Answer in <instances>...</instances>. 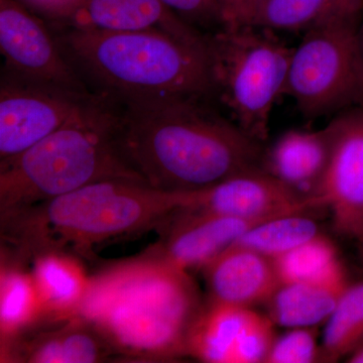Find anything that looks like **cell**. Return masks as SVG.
I'll return each instance as SVG.
<instances>
[{
  "mask_svg": "<svg viewBox=\"0 0 363 363\" xmlns=\"http://www.w3.org/2000/svg\"><path fill=\"white\" fill-rule=\"evenodd\" d=\"M206 99L175 96L121 102L119 152L150 187L190 192L262 171V143L207 105Z\"/></svg>",
  "mask_w": 363,
  "mask_h": 363,
  "instance_id": "obj_1",
  "label": "cell"
},
{
  "mask_svg": "<svg viewBox=\"0 0 363 363\" xmlns=\"http://www.w3.org/2000/svg\"><path fill=\"white\" fill-rule=\"evenodd\" d=\"M204 303L187 269L147 252L90 277L78 314L104 334L121 359L167 362L188 357Z\"/></svg>",
  "mask_w": 363,
  "mask_h": 363,
  "instance_id": "obj_2",
  "label": "cell"
},
{
  "mask_svg": "<svg viewBox=\"0 0 363 363\" xmlns=\"http://www.w3.org/2000/svg\"><path fill=\"white\" fill-rule=\"evenodd\" d=\"M185 192H164L143 181L113 179L0 216L9 257L25 264L45 252L92 257V248L162 226L186 207Z\"/></svg>",
  "mask_w": 363,
  "mask_h": 363,
  "instance_id": "obj_3",
  "label": "cell"
},
{
  "mask_svg": "<svg viewBox=\"0 0 363 363\" xmlns=\"http://www.w3.org/2000/svg\"><path fill=\"white\" fill-rule=\"evenodd\" d=\"M119 117L121 102L95 92L59 130L0 164V216L99 181H143L119 152Z\"/></svg>",
  "mask_w": 363,
  "mask_h": 363,
  "instance_id": "obj_4",
  "label": "cell"
},
{
  "mask_svg": "<svg viewBox=\"0 0 363 363\" xmlns=\"http://www.w3.org/2000/svg\"><path fill=\"white\" fill-rule=\"evenodd\" d=\"M57 37L83 79L117 101L211 96L205 50L168 33L63 28Z\"/></svg>",
  "mask_w": 363,
  "mask_h": 363,
  "instance_id": "obj_5",
  "label": "cell"
},
{
  "mask_svg": "<svg viewBox=\"0 0 363 363\" xmlns=\"http://www.w3.org/2000/svg\"><path fill=\"white\" fill-rule=\"evenodd\" d=\"M293 50L276 33L257 26L206 35L211 96L259 143L269 138L272 109L285 95Z\"/></svg>",
  "mask_w": 363,
  "mask_h": 363,
  "instance_id": "obj_6",
  "label": "cell"
},
{
  "mask_svg": "<svg viewBox=\"0 0 363 363\" xmlns=\"http://www.w3.org/2000/svg\"><path fill=\"white\" fill-rule=\"evenodd\" d=\"M360 20H341L307 30L294 48L285 95L307 118L363 105Z\"/></svg>",
  "mask_w": 363,
  "mask_h": 363,
  "instance_id": "obj_7",
  "label": "cell"
},
{
  "mask_svg": "<svg viewBox=\"0 0 363 363\" xmlns=\"http://www.w3.org/2000/svg\"><path fill=\"white\" fill-rule=\"evenodd\" d=\"M94 94L33 82L4 72L0 84V164L59 130Z\"/></svg>",
  "mask_w": 363,
  "mask_h": 363,
  "instance_id": "obj_8",
  "label": "cell"
},
{
  "mask_svg": "<svg viewBox=\"0 0 363 363\" xmlns=\"http://www.w3.org/2000/svg\"><path fill=\"white\" fill-rule=\"evenodd\" d=\"M0 52L6 73L43 84L90 92L58 37L18 0H0Z\"/></svg>",
  "mask_w": 363,
  "mask_h": 363,
  "instance_id": "obj_9",
  "label": "cell"
},
{
  "mask_svg": "<svg viewBox=\"0 0 363 363\" xmlns=\"http://www.w3.org/2000/svg\"><path fill=\"white\" fill-rule=\"evenodd\" d=\"M331 147L323 178L311 196L317 208L331 210L339 234L363 240V105L328 123Z\"/></svg>",
  "mask_w": 363,
  "mask_h": 363,
  "instance_id": "obj_10",
  "label": "cell"
},
{
  "mask_svg": "<svg viewBox=\"0 0 363 363\" xmlns=\"http://www.w3.org/2000/svg\"><path fill=\"white\" fill-rule=\"evenodd\" d=\"M274 322L252 308L206 298L188 343V357L210 363H266L277 339Z\"/></svg>",
  "mask_w": 363,
  "mask_h": 363,
  "instance_id": "obj_11",
  "label": "cell"
},
{
  "mask_svg": "<svg viewBox=\"0 0 363 363\" xmlns=\"http://www.w3.org/2000/svg\"><path fill=\"white\" fill-rule=\"evenodd\" d=\"M2 362L96 363L121 359L111 343L80 314L43 316L1 340Z\"/></svg>",
  "mask_w": 363,
  "mask_h": 363,
  "instance_id": "obj_12",
  "label": "cell"
},
{
  "mask_svg": "<svg viewBox=\"0 0 363 363\" xmlns=\"http://www.w3.org/2000/svg\"><path fill=\"white\" fill-rule=\"evenodd\" d=\"M63 28L79 30H157L205 50L206 33L183 20L162 0H74L61 20Z\"/></svg>",
  "mask_w": 363,
  "mask_h": 363,
  "instance_id": "obj_13",
  "label": "cell"
},
{
  "mask_svg": "<svg viewBox=\"0 0 363 363\" xmlns=\"http://www.w3.org/2000/svg\"><path fill=\"white\" fill-rule=\"evenodd\" d=\"M272 218L178 212L162 224L167 225L164 238L149 252L187 271H201L243 234Z\"/></svg>",
  "mask_w": 363,
  "mask_h": 363,
  "instance_id": "obj_14",
  "label": "cell"
},
{
  "mask_svg": "<svg viewBox=\"0 0 363 363\" xmlns=\"http://www.w3.org/2000/svg\"><path fill=\"white\" fill-rule=\"evenodd\" d=\"M201 271L208 298L240 307L267 304L281 285L274 259L250 248H227Z\"/></svg>",
  "mask_w": 363,
  "mask_h": 363,
  "instance_id": "obj_15",
  "label": "cell"
},
{
  "mask_svg": "<svg viewBox=\"0 0 363 363\" xmlns=\"http://www.w3.org/2000/svg\"><path fill=\"white\" fill-rule=\"evenodd\" d=\"M330 147L328 124L317 130H290L264 150L262 169L311 198L326 171Z\"/></svg>",
  "mask_w": 363,
  "mask_h": 363,
  "instance_id": "obj_16",
  "label": "cell"
},
{
  "mask_svg": "<svg viewBox=\"0 0 363 363\" xmlns=\"http://www.w3.org/2000/svg\"><path fill=\"white\" fill-rule=\"evenodd\" d=\"M350 284L346 271L322 281L284 284L267 301V316L288 328L316 327L329 319Z\"/></svg>",
  "mask_w": 363,
  "mask_h": 363,
  "instance_id": "obj_17",
  "label": "cell"
},
{
  "mask_svg": "<svg viewBox=\"0 0 363 363\" xmlns=\"http://www.w3.org/2000/svg\"><path fill=\"white\" fill-rule=\"evenodd\" d=\"M30 260V272L42 300L44 316L77 314L90 284V277L77 257L45 252Z\"/></svg>",
  "mask_w": 363,
  "mask_h": 363,
  "instance_id": "obj_18",
  "label": "cell"
},
{
  "mask_svg": "<svg viewBox=\"0 0 363 363\" xmlns=\"http://www.w3.org/2000/svg\"><path fill=\"white\" fill-rule=\"evenodd\" d=\"M363 0H264L255 26L303 33L341 20H362Z\"/></svg>",
  "mask_w": 363,
  "mask_h": 363,
  "instance_id": "obj_19",
  "label": "cell"
},
{
  "mask_svg": "<svg viewBox=\"0 0 363 363\" xmlns=\"http://www.w3.org/2000/svg\"><path fill=\"white\" fill-rule=\"evenodd\" d=\"M2 257L0 330L4 340L44 316V308L30 272L18 260Z\"/></svg>",
  "mask_w": 363,
  "mask_h": 363,
  "instance_id": "obj_20",
  "label": "cell"
},
{
  "mask_svg": "<svg viewBox=\"0 0 363 363\" xmlns=\"http://www.w3.org/2000/svg\"><path fill=\"white\" fill-rule=\"evenodd\" d=\"M363 347V279L350 284L326 321L322 362H336Z\"/></svg>",
  "mask_w": 363,
  "mask_h": 363,
  "instance_id": "obj_21",
  "label": "cell"
},
{
  "mask_svg": "<svg viewBox=\"0 0 363 363\" xmlns=\"http://www.w3.org/2000/svg\"><path fill=\"white\" fill-rule=\"evenodd\" d=\"M320 234L317 222L305 213L286 214L253 227L231 247L250 248L274 259Z\"/></svg>",
  "mask_w": 363,
  "mask_h": 363,
  "instance_id": "obj_22",
  "label": "cell"
},
{
  "mask_svg": "<svg viewBox=\"0 0 363 363\" xmlns=\"http://www.w3.org/2000/svg\"><path fill=\"white\" fill-rule=\"evenodd\" d=\"M272 259L281 285L322 281L345 271L335 245L322 234Z\"/></svg>",
  "mask_w": 363,
  "mask_h": 363,
  "instance_id": "obj_23",
  "label": "cell"
},
{
  "mask_svg": "<svg viewBox=\"0 0 363 363\" xmlns=\"http://www.w3.org/2000/svg\"><path fill=\"white\" fill-rule=\"evenodd\" d=\"M317 326L293 328L277 337L266 363L322 362L321 344L317 342Z\"/></svg>",
  "mask_w": 363,
  "mask_h": 363,
  "instance_id": "obj_24",
  "label": "cell"
},
{
  "mask_svg": "<svg viewBox=\"0 0 363 363\" xmlns=\"http://www.w3.org/2000/svg\"><path fill=\"white\" fill-rule=\"evenodd\" d=\"M169 9L192 26H221L215 0H162Z\"/></svg>",
  "mask_w": 363,
  "mask_h": 363,
  "instance_id": "obj_25",
  "label": "cell"
},
{
  "mask_svg": "<svg viewBox=\"0 0 363 363\" xmlns=\"http://www.w3.org/2000/svg\"><path fill=\"white\" fill-rule=\"evenodd\" d=\"M220 16V28L255 26L264 0H215Z\"/></svg>",
  "mask_w": 363,
  "mask_h": 363,
  "instance_id": "obj_26",
  "label": "cell"
},
{
  "mask_svg": "<svg viewBox=\"0 0 363 363\" xmlns=\"http://www.w3.org/2000/svg\"><path fill=\"white\" fill-rule=\"evenodd\" d=\"M23 6L30 7L43 16L55 21L61 20L67 9L71 6L74 0H18Z\"/></svg>",
  "mask_w": 363,
  "mask_h": 363,
  "instance_id": "obj_27",
  "label": "cell"
},
{
  "mask_svg": "<svg viewBox=\"0 0 363 363\" xmlns=\"http://www.w3.org/2000/svg\"><path fill=\"white\" fill-rule=\"evenodd\" d=\"M348 362L351 363H363V347L357 351H355L353 354L348 357Z\"/></svg>",
  "mask_w": 363,
  "mask_h": 363,
  "instance_id": "obj_28",
  "label": "cell"
},
{
  "mask_svg": "<svg viewBox=\"0 0 363 363\" xmlns=\"http://www.w3.org/2000/svg\"><path fill=\"white\" fill-rule=\"evenodd\" d=\"M358 43H359L360 50H362L363 56V13L362 20H360L359 26H358L357 30Z\"/></svg>",
  "mask_w": 363,
  "mask_h": 363,
  "instance_id": "obj_29",
  "label": "cell"
},
{
  "mask_svg": "<svg viewBox=\"0 0 363 363\" xmlns=\"http://www.w3.org/2000/svg\"><path fill=\"white\" fill-rule=\"evenodd\" d=\"M362 255H363V243H362Z\"/></svg>",
  "mask_w": 363,
  "mask_h": 363,
  "instance_id": "obj_30",
  "label": "cell"
},
{
  "mask_svg": "<svg viewBox=\"0 0 363 363\" xmlns=\"http://www.w3.org/2000/svg\"><path fill=\"white\" fill-rule=\"evenodd\" d=\"M362 243H363V240H362V242H360V245H362Z\"/></svg>",
  "mask_w": 363,
  "mask_h": 363,
  "instance_id": "obj_31",
  "label": "cell"
}]
</instances>
